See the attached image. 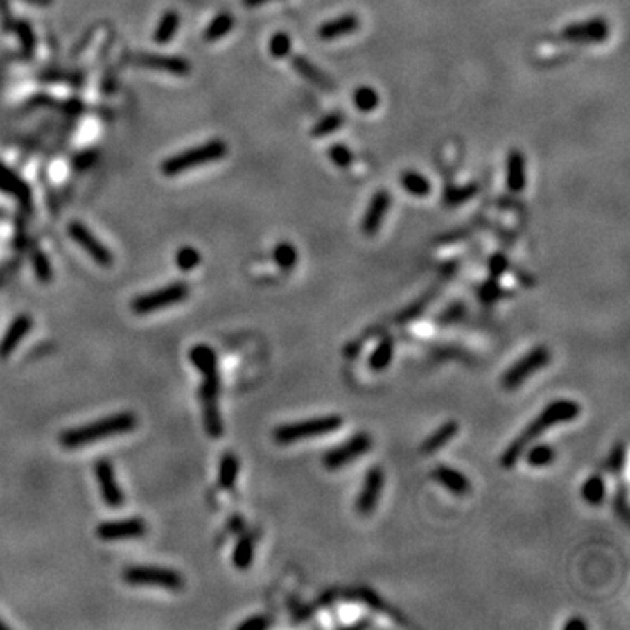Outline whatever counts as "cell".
Returning <instances> with one entry per match:
<instances>
[{
	"label": "cell",
	"instance_id": "6da1fadb",
	"mask_svg": "<svg viewBox=\"0 0 630 630\" xmlns=\"http://www.w3.org/2000/svg\"><path fill=\"white\" fill-rule=\"evenodd\" d=\"M581 413V406L575 399H555L550 405H546L541 410L538 417L532 420L527 428L523 429L515 439L508 445V448L502 452L501 455V466L505 469H511L513 466L518 462V459L522 457V453L525 452L531 443H534L543 432H546L548 429L555 428L560 424H568L572 422L575 419H578Z\"/></svg>",
	"mask_w": 630,
	"mask_h": 630
},
{
	"label": "cell",
	"instance_id": "7a4b0ae2",
	"mask_svg": "<svg viewBox=\"0 0 630 630\" xmlns=\"http://www.w3.org/2000/svg\"><path fill=\"white\" fill-rule=\"evenodd\" d=\"M137 428V415L132 412H119L114 415L89 422V424L78 426V428L65 429L60 435V445L65 448H79V446L91 445V443L103 441L114 436L126 435Z\"/></svg>",
	"mask_w": 630,
	"mask_h": 630
},
{
	"label": "cell",
	"instance_id": "3957f363",
	"mask_svg": "<svg viewBox=\"0 0 630 630\" xmlns=\"http://www.w3.org/2000/svg\"><path fill=\"white\" fill-rule=\"evenodd\" d=\"M343 420L340 415H324L313 417L308 420H299L291 424H282L273 431V439L279 445H291V443L305 441V439H315L328 436L342 428Z\"/></svg>",
	"mask_w": 630,
	"mask_h": 630
},
{
	"label": "cell",
	"instance_id": "277c9868",
	"mask_svg": "<svg viewBox=\"0 0 630 630\" xmlns=\"http://www.w3.org/2000/svg\"><path fill=\"white\" fill-rule=\"evenodd\" d=\"M226 152H228L226 142H222V140L219 139L210 140L207 144L188 149V151L184 152H179V155L172 156V158H168L166 161H163L161 172L163 175H168V177L179 175V173L188 172V170L195 168V166L218 161V159L225 158Z\"/></svg>",
	"mask_w": 630,
	"mask_h": 630
},
{
	"label": "cell",
	"instance_id": "5b68a950",
	"mask_svg": "<svg viewBox=\"0 0 630 630\" xmlns=\"http://www.w3.org/2000/svg\"><path fill=\"white\" fill-rule=\"evenodd\" d=\"M203 383L200 387V399L203 406V426L210 438H221L225 426H222L221 412H219V369L202 373Z\"/></svg>",
	"mask_w": 630,
	"mask_h": 630
},
{
	"label": "cell",
	"instance_id": "8992f818",
	"mask_svg": "<svg viewBox=\"0 0 630 630\" xmlns=\"http://www.w3.org/2000/svg\"><path fill=\"white\" fill-rule=\"evenodd\" d=\"M123 579L130 585L161 586L165 590L177 592L184 586V578L177 571L161 566H132L123 572Z\"/></svg>",
	"mask_w": 630,
	"mask_h": 630
},
{
	"label": "cell",
	"instance_id": "52a82bcc",
	"mask_svg": "<svg viewBox=\"0 0 630 630\" xmlns=\"http://www.w3.org/2000/svg\"><path fill=\"white\" fill-rule=\"evenodd\" d=\"M189 296V288L184 282H175V284L165 286L156 291L146 292L142 296H137L132 301V312L137 315H148V313L159 312L166 306L177 305L184 301Z\"/></svg>",
	"mask_w": 630,
	"mask_h": 630
},
{
	"label": "cell",
	"instance_id": "ba28073f",
	"mask_svg": "<svg viewBox=\"0 0 630 630\" xmlns=\"http://www.w3.org/2000/svg\"><path fill=\"white\" fill-rule=\"evenodd\" d=\"M373 439L368 432H358L352 438L345 439L340 445L333 446L322 457V464L329 471H338V469L347 468L349 464H352L354 461H358L359 457L366 455L371 450Z\"/></svg>",
	"mask_w": 630,
	"mask_h": 630
},
{
	"label": "cell",
	"instance_id": "9c48e42d",
	"mask_svg": "<svg viewBox=\"0 0 630 630\" xmlns=\"http://www.w3.org/2000/svg\"><path fill=\"white\" fill-rule=\"evenodd\" d=\"M550 359H552V356H550V350L546 347H534L522 359H518L515 365H511L506 369L501 378L502 387L508 389V391L518 389L520 385L527 382L529 376H532L539 369L548 366Z\"/></svg>",
	"mask_w": 630,
	"mask_h": 630
},
{
	"label": "cell",
	"instance_id": "30bf717a",
	"mask_svg": "<svg viewBox=\"0 0 630 630\" xmlns=\"http://www.w3.org/2000/svg\"><path fill=\"white\" fill-rule=\"evenodd\" d=\"M562 37L569 42L601 44L609 37V23L604 18H590L585 21L569 23L562 30Z\"/></svg>",
	"mask_w": 630,
	"mask_h": 630
},
{
	"label": "cell",
	"instance_id": "8fae6325",
	"mask_svg": "<svg viewBox=\"0 0 630 630\" xmlns=\"http://www.w3.org/2000/svg\"><path fill=\"white\" fill-rule=\"evenodd\" d=\"M69 235L95 263H98V265L102 266H111L112 263H114L112 252L109 251V249L105 247V245H103V243L100 242V240L96 238L82 222L79 221L70 222Z\"/></svg>",
	"mask_w": 630,
	"mask_h": 630
},
{
	"label": "cell",
	"instance_id": "7c38bea8",
	"mask_svg": "<svg viewBox=\"0 0 630 630\" xmlns=\"http://www.w3.org/2000/svg\"><path fill=\"white\" fill-rule=\"evenodd\" d=\"M95 478L100 487V494H102L103 502L112 509L121 508L125 502V496L119 487L118 478H116V469L111 461L107 459H100L95 462Z\"/></svg>",
	"mask_w": 630,
	"mask_h": 630
},
{
	"label": "cell",
	"instance_id": "4fadbf2b",
	"mask_svg": "<svg viewBox=\"0 0 630 630\" xmlns=\"http://www.w3.org/2000/svg\"><path fill=\"white\" fill-rule=\"evenodd\" d=\"M383 485H385L383 469L378 468V466L368 469L361 490H359L358 499H356V509H358L359 515H369V513L375 511L376 505H378L380 498H382Z\"/></svg>",
	"mask_w": 630,
	"mask_h": 630
},
{
	"label": "cell",
	"instance_id": "5bb4252c",
	"mask_svg": "<svg viewBox=\"0 0 630 630\" xmlns=\"http://www.w3.org/2000/svg\"><path fill=\"white\" fill-rule=\"evenodd\" d=\"M146 534V523L142 518H126L116 522H103L96 527V538L102 541H121L137 539Z\"/></svg>",
	"mask_w": 630,
	"mask_h": 630
},
{
	"label": "cell",
	"instance_id": "9a60e30c",
	"mask_svg": "<svg viewBox=\"0 0 630 630\" xmlns=\"http://www.w3.org/2000/svg\"><path fill=\"white\" fill-rule=\"evenodd\" d=\"M130 62L135 65L146 67V69L159 70V72H166L172 76H189L191 72V65L189 62H186L184 58L179 56H165V55H152V53H139V55L130 56Z\"/></svg>",
	"mask_w": 630,
	"mask_h": 630
},
{
	"label": "cell",
	"instance_id": "2e32d148",
	"mask_svg": "<svg viewBox=\"0 0 630 630\" xmlns=\"http://www.w3.org/2000/svg\"><path fill=\"white\" fill-rule=\"evenodd\" d=\"M389 209H391V195L385 189H378L375 195L371 196L368 209H366L365 216L361 221V231L366 236H373L380 231L383 225V219L387 216Z\"/></svg>",
	"mask_w": 630,
	"mask_h": 630
},
{
	"label": "cell",
	"instance_id": "e0dca14e",
	"mask_svg": "<svg viewBox=\"0 0 630 630\" xmlns=\"http://www.w3.org/2000/svg\"><path fill=\"white\" fill-rule=\"evenodd\" d=\"M291 65L296 70V74L301 76L305 81H308L310 85H313L315 88L322 89V91H335V82L333 79L326 74L324 70L319 69L313 62H310L306 56L303 55H292L291 56Z\"/></svg>",
	"mask_w": 630,
	"mask_h": 630
},
{
	"label": "cell",
	"instance_id": "ac0fdd59",
	"mask_svg": "<svg viewBox=\"0 0 630 630\" xmlns=\"http://www.w3.org/2000/svg\"><path fill=\"white\" fill-rule=\"evenodd\" d=\"M32 326L33 321L30 315H25V313H23V315H18L8 328L4 338L0 340V358L2 359L9 358V356L18 349L19 343L23 342V338L28 335Z\"/></svg>",
	"mask_w": 630,
	"mask_h": 630
},
{
	"label": "cell",
	"instance_id": "d6986e66",
	"mask_svg": "<svg viewBox=\"0 0 630 630\" xmlns=\"http://www.w3.org/2000/svg\"><path fill=\"white\" fill-rule=\"evenodd\" d=\"M359 26H361L359 18L350 12V15L338 16V18L322 23L317 30V35L322 41H335V39L345 37V35H350V33H356L359 30Z\"/></svg>",
	"mask_w": 630,
	"mask_h": 630
},
{
	"label": "cell",
	"instance_id": "ffe728a7",
	"mask_svg": "<svg viewBox=\"0 0 630 630\" xmlns=\"http://www.w3.org/2000/svg\"><path fill=\"white\" fill-rule=\"evenodd\" d=\"M527 184L525 156L520 149H511L506 159V186L511 193H522Z\"/></svg>",
	"mask_w": 630,
	"mask_h": 630
},
{
	"label": "cell",
	"instance_id": "44dd1931",
	"mask_svg": "<svg viewBox=\"0 0 630 630\" xmlns=\"http://www.w3.org/2000/svg\"><path fill=\"white\" fill-rule=\"evenodd\" d=\"M432 478L439 483L441 487H445L448 492H452L453 496H466L471 490V483H469L468 476L464 473H461L459 469L450 468V466H438L432 471Z\"/></svg>",
	"mask_w": 630,
	"mask_h": 630
},
{
	"label": "cell",
	"instance_id": "7402d4cb",
	"mask_svg": "<svg viewBox=\"0 0 630 630\" xmlns=\"http://www.w3.org/2000/svg\"><path fill=\"white\" fill-rule=\"evenodd\" d=\"M457 432H459L457 422H455V420H448V422H445V424L439 426V428L436 429L431 436L426 438V441L422 443L420 450H422V453H426V455H431V453L438 452V450H441L443 446L448 445V443L455 438Z\"/></svg>",
	"mask_w": 630,
	"mask_h": 630
},
{
	"label": "cell",
	"instance_id": "603a6c76",
	"mask_svg": "<svg viewBox=\"0 0 630 630\" xmlns=\"http://www.w3.org/2000/svg\"><path fill=\"white\" fill-rule=\"evenodd\" d=\"M254 543H256V536L254 534H242L236 541L235 548H233L231 553V560L233 566L240 571H245V569L251 568L252 559H254Z\"/></svg>",
	"mask_w": 630,
	"mask_h": 630
},
{
	"label": "cell",
	"instance_id": "cb8c5ba5",
	"mask_svg": "<svg viewBox=\"0 0 630 630\" xmlns=\"http://www.w3.org/2000/svg\"><path fill=\"white\" fill-rule=\"evenodd\" d=\"M189 361H191V365L195 366L200 373L219 369L218 356H216L214 349L205 345V343H198V345L191 347V350H189Z\"/></svg>",
	"mask_w": 630,
	"mask_h": 630
},
{
	"label": "cell",
	"instance_id": "d4e9b609",
	"mask_svg": "<svg viewBox=\"0 0 630 630\" xmlns=\"http://www.w3.org/2000/svg\"><path fill=\"white\" fill-rule=\"evenodd\" d=\"M0 189L9 195L16 196L21 202H28L30 200V188L16 175L15 172H11L9 168H6L4 165H0Z\"/></svg>",
	"mask_w": 630,
	"mask_h": 630
},
{
	"label": "cell",
	"instance_id": "484cf974",
	"mask_svg": "<svg viewBox=\"0 0 630 630\" xmlns=\"http://www.w3.org/2000/svg\"><path fill=\"white\" fill-rule=\"evenodd\" d=\"M240 473V461L233 452L222 453L221 462H219V471H218V482L219 487L222 489H233L236 483Z\"/></svg>",
	"mask_w": 630,
	"mask_h": 630
},
{
	"label": "cell",
	"instance_id": "4316f807",
	"mask_svg": "<svg viewBox=\"0 0 630 630\" xmlns=\"http://www.w3.org/2000/svg\"><path fill=\"white\" fill-rule=\"evenodd\" d=\"M392 358H394V340L391 336H385L378 342V345L375 347V350L369 356V368L373 371H383L387 369L391 365Z\"/></svg>",
	"mask_w": 630,
	"mask_h": 630
},
{
	"label": "cell",
	"instance_id": "83f0119b",
	"mask_svg": "<svg viewBox=\"0 0 630 630\" xmlns=\"http://www.w3.org/2000/svg\"><path fill=\"white\" fill-rule=\"evenodd\" d=\"M522 455L525 457V461H527V464L531 468H546L557 457L555 450L550 445H546V443H536V445L531 443Z\"/></svg>",
	"mask_w": 630,
	"mask_h": 630
},
{
	"label": "cell",
	"instance_id": "f1b7e54d",
	"mask_svg": "<svg viewBox=\"0 0 630 630\" xmlns=\"http://www.w3.org/2000/svg\"><path fill=\"white\" fill-rule=\"evenodd\" d=\"M399 182H401V188L406 193L419 196V198H424V196H428L431 193V182H429V179L426 175H422V173L413 172V170L403 172Z\"/></svg>",
	"mask_w": 630,
	"mask_h": 630
},
{
	"label": "cell",
	"instance_id": "f546056e",
	"mask_svg": "<svg viewBox=\"0 0 630 630\" xmlns=\"http://www.w3.org/2000/svg\"><path fill=\"white\" fill-rule=\"evenodd\" d=\"M233 25H235L233 16L229 15V12H221V15H218L209 23V26L205 28V33H203V39H205L207 42L219 41V39L226 37V35L231 32Z\"/></svg>",
	"mask_w": 630,
	"mask_h": 630
},
{
	"label": "cell",
	"instance_id": "4dcf8cb0",
	"mask_svg": "<svg viewBox=\"0 0 630 630\" xmlns=\"http://www.w3.org/2000/svg\"><path fill=\"white\" fill-rule=\"evenodd\" d=\"M583 501L592 506H599L606 498V482L602 476L592 475L581 485Z\"/></svg>",
	"mask_w": 630,
	"mask_h": 630
},
{
	"label": "cell",
	"instance_id": "1f68e13d",
	"mask_svg": "<svg viewBox=\"0 0 630 630\" xmlns=\"http://www.w3.org/2000/svg\"><path fill=\"white\" fill-rule=\"evenodd\" d=\"M478 195V186L476 184H464V186H446L443 193V203L446 207H459L462 203H468Z\"/></svg>",
	"mask_w": 630,
	"mask_h": 630
},
{
	"label": "cell",
	"instance_id": "d6a6232c",
	"mask_svg": "<svg viewBox=\"0 0 630 630\" xmlns=\"http://www.w3.org/2000/svg\"><path fill=\"white\" fill-rule=\"evenodd\" d=\"M179 23H181V18H179L177 12L166 11L155 32V41L158 42V44H166V42L172 41L173 35L177 33Z\"/></svg>",
	"mask_w": 630,
	"mask_h": 630
},
{
	"label": "cell",
	"instance_id": "836d02e7",
	"mask_svg": "<svg viewBox=\"0 0 630 630\" xmlns=\"http://www.w3.org/2000/svg\"><path fill=\"white\" fill-rule=\"evenodd\" d=\"M343 123H345V116H343L342 112H329V114H326L324 118H321L317 123H315V125L312 126V132H310V135L317 137V139H321V137H328V135H331V133L338 132V130L343 126Z\"/></svg>",
	"mask_w": 630,
	"mask_h": 630
},
{
	"label": "cell",
	"instance_id": "e575fe53",
	"mask_svg": "<svg viewBox=\"0 0 630 630\" xmlns=\"http://www.w3.org/2000/svg\"><path fill=\"white\" fill-rule=\"evenodd\" d=\"M273 259L279 265V268L282 270H292L298 263V251L292 243L289 242H280L275 249H273Z\"/></svg>",
	"mask_w": 630,
	"mask_h": 630
},
{
	"label": "cell",
	"instance_id": "d590c367",
	"mask_svg": "<svg viewBox=\"0 0 630 630\" xmlns=\"http://www.w3.org/2000/svg\"><path fill=\"white\" fill-rule=\"evenodd\" d=\"M380 96L371 86H361L354 93V105L361 112H371L378 107Z\"/></svg>",
	"mask_w": 630,
	"mask_h": 630
},
{
	"label": "cell",
	"instance_id": "8d00e7d4",
	"mask_svg": "<svg viewBox=\"0 0 630 630\" xmlns=\"http://www.w3.org/2000/svg\"><path fill=\"white\" fill-rule=\"evenodd\" d=\"M32 265H33V272H35V277L41 284H49L53 280V268L51 263H49L48 256L41 251H35L32 256Z\"/></svg>",
	"mask_w": 630,
	"mask_h": 630
},
{
	"label": "cell",
	"instance_id": "74e56055",
	"mask_svg": "<svg viewBox=\"0 0 630 630\" xmlns=\"http://www.w3.org/2000/svg\"><path fill=\"white\" fill-rule=\"evenodd\" d=\"M175 265H177V268L181 272H191V270H195L200 265L198 249L189 247V245L179 249L177 254H175Z\"/></svg>",
	"mask_w": 630,
	"mask_h": 630
},
{
	"label": "cell",
	"instance_id": "f35d334b",
	"mask_svg": "<svg viewBox=\"0 0 630 630\" xmlns=\"http://www.w3.org/2000/svg\"><path fill=\"white\" fill-rule=\"evenodd\" d=\"M270 55L273 58H286L291 55V37L286 32H277L270 39Z\"/></svg>",
	"mask_w": 630,
	"mask_h": 630
},
{
	"label": "cell",
	"instance_id": "ab89813d",
	"mask_svg": "<svg viewBox=\"0 0 630 630\" xmlns=\"http://www.w3.org/2000/svg\"><path fill=\"white\" fill-rule=\"evenodd\" d=\"M328 156H329V159H331L333 165H336L338 168H349V166L352 165V161H354V155H352V151H350V149L343 144L329 146Z\"/></svg>",
	"mask_w": 630,
	"mask_h": 630
},
{
	"label": "cell",
	"instance_id": "60d3db41",
	"mask_svg": "<svg viewBox=\"0 0 630 630\" xmlns=\"http://www.w3.org/2000/svg\"><path fill=\"white\" fill-rule=\"evenodd\" d=\"M11 30L12 32L18 33L19 41H21V44H23V49H25V53H28L30 55L33 49V46H35V37H33V32H32V28H30L28 23L15 21L12 23Z\"/></svg>",
	"mask_w": 630,
	"mask_h": 630
},
{
	"label": "cell",
	"instance_id": "b9f144b4",
	"mask_svg": "<svg viewBox=\"0 0 630 630\" xmlns=\"http://www.w3.org/2000/svg\"><path fill=\"white\" fill-rule=\"evenodd\" d=\"M623 464H625V445L618 443L615 445V448L611 450L608 457V469L611 473H620L622 471Z\"/></svg>",
	"mask_w": 630,
	"mask_h": 630
},
{
	"label": "cell",
	"instance_id": "7bdbcfd3",
	"mask_svg": "<svg viewBox=\"0 0 630 630\" xmlns=\"http://www.w3.org/2000/svg\"><path fill=\"white\" fill-rule=\"evenodd\" d=\"M272 625V618L265 615H256L238 625V630H265Z\"/></svg>",
	"mask_w": 630,
	"mask_h": 630
},
{
	"label": "cell",
	"instance_id": "ee69618b",
	"mask_svg": "<svg viewBox=\"0 0 630 630\" xmlns=\"http://www.w3.org/2000/svg\"><path fill=\"white\" fill-rule=\"evenodd\" d=\"M501 295H502V289L499 288V284L496 282V279L489 280V282L483 284L482 289H480V296H482V299L485 303H494Z\"/></svg>",
	"mask_w": 630,
	"mask_h": 630
},
{
	"label": "cell",
	"instance_id": "f6af8a7d",
	"mask_svg": "<svg viewBox=\"0 0 630 630\" xmlns=\"http://www.w3.org/2000/svg\"><path fill=\"white\" fill-rule=\"evenodd\" d=\"M508 270V259L502 254H496L489 259V272L492 279H499Z\"/></svg>",
	"mask_w": 630,
	"mask_h": 630
},
{
	"label": "cell",
	"instance_id": "bcb514c9",
	"mask_svg": "<svg viewBox=\"0 0 630 630\" xmlns=\"http://www.w3.org/2000/svg\"><path fill=\"white\" fill-rule=\"evenodd\" d=\"M615 508H616V511L622 513L623 518L627 520V516H629V506H627V487L625 485H623L622 489H620L618 494H616Z\"/></svg>",
	"mask_w": 630,
	"mask_h": 630
},
{
	"label": "cell",
	"instance_id": "7dc6e473",
	"mask_svg": "<svg viewBox=\"0 0 630 630\" xmlns=\"http://www.w3.org/2000/svg\"><path fill=\"white\" fill-rule=\"evenodd\" d=\"M95 159H96L95 152H82V155H79L78 158H76V165H78V168H88L89 165H93Z\"/></svg>",
	"mask_w": 630,
	"mask_h": 630
},
{
	"label": "cell",
	"instance_id": "c3c4849f",
	"mask_svg": "<svg viewBox=\"0 0 630 630\" xmlns=\"http://www.w3.org/2000/svg\"><path fill=\"white\" fill-rule=\"evenodd\" d=\"M564 629L566 630H585L586 622H583L581 618H571L568 623H566Z\"/></svg>",
	"mask_w": 630,
	"mask_h": 630
},
{
	"label": "cell",
	"instance_id": "681fc988",
	"mask_svg": "<svg viewBox=\"0 0 630 630\" xmlns=\"http://www.w3.org/2000/svg\"><path fill=\"white\" fill-rule=\"evenodd\" d=\"M245 8H259L263 4H268L272 0H242Z\"/></svg>",
	"mask_w": 630,
	"mask_h": 630
},
{
	"label": "cell",
	"instance_id": "f907efd6",
	"mask_svg": "<svg viewBox=\"0 0 630 630\" xmlns=\"http://www.w3.org/2000/svg\"><path fill=\"white\" fill-rule=\"evenodd\" d=\"M23 2H28L32 6H39V8H46V6H51L53 0H23Z\"/></svg>",
	"mask_w": 630,
	"mask_h": 630
},
{
	"label": "cell",
	"instance_id": "816d5d0a",
	"mask_svg": "<svg viewBox=\"0 0 630 630\" xmlns=\"http://www.w3.org/2000/svg\"><path fill=\"white\" fill-rule=\"evenodd\" d=\"M8 629H9V627L6 625V623L2 622V620H0V630H8Z\"/></svg>",
	"mask_w": 630,
	"mask_h": 630
}]
</instances>
